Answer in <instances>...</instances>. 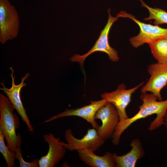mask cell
Returning a JSON list of instances; mask_svg holds the SVG:
<instances>
[{"instance_id": "cell-5", "label": "cell", "mask_w": 167, "mask_h": 167, "mask_svg": "<svg viewBox=\"0 0 167 167\" xmlns=\"http://www.w3.org/2000/svg\"><path fill=\"white\" fill-rule=\"evenodd\" d=\"M117 15L119 17L129 18L139 26L140 30L139 34L129 40L131 45L135 48H137L145 43L149 44L167 38V28L141 22L131 14L124 11H120Z\"/></svg>"}, {"instance_id": "cell-14", "label": "cell", "mask_w": 167, "mask_h": 167, "mask_svg": "<svg viewBox=\"0 0 167 167\" xmlns=\"http://www.w3.org/2000/svg\"><path fill=\"white\" fill-rule=\"evenodd\" d=\"M80 159L90 167H115L116 165L113 157V153L107 152L102 156L95 154L92 151L87 149L77 150Z\"/></svg>"}, {"instance_id": "cell-13", "label": "cell", "mask_w": 167, "mask_h": 167, "mask_svg": "<svg viewBox=\"0 0 167 167\" xmlns=\"http://www.w3.org/2000/svg\"><path fill=\"white\" fill-rule=\"evenodd\" d=\"M131 150L122 156L113 153V157L117 167H134L137 161L145 155L141 143L138 138L132 140L130 143Z\"/></svg>"}, {"instance_id": "cell-1", "label": "cell", "mask_w": 167, "mask_h": 167, "mask_svg": "<svg viewBox=\"0 0 167 167\" xmlns=\"http://www.w3.org/2000/svg\"><path fill=\"white\" fill-rule=\"evenodd\" d=\"M140 98L143 102L139 107V110L134 116L127 119L120 121L112 135V141L115 145L119 142L123 132L132 123L138 120L144 118L153 114H156V118L151 122L148 130L152 131L164 124V118L167 109V99L157 101L158 98L152 93H142Z\"/></svg>"}, {"instance_id": "cell-4", "label": "cell", "mask_w": 167, "mask_h": 167, "mask_svg": "<svg viewBox=\"0 0 167 167\" xmlns=\"http://www.w3.org/2000/svg\"><path fill=\"white\" fill-rule=\"evenodd\" d=\"M19 25L18 14L15 6L8 0H0V42L4 44L16 38Z\"/></svg>"}, {"instance_id": "cell-17", "label": "cell", "mask_w": 167, "mask_h": 167, "mask_svg": "<svg viewBox=\"0 0 167 167\" xmlns=\"http://www.w3.org/2000/svg\"><path fill=\"white\" fill-rule=\"evenodd\" d=\"M5 138L0 131V152L3 155L8 167H14L15 166V154L11 151L4 142Z\"/></svg>"}, {"instance_id": "cell-19", "label": "cell", "mask_w": 167, "mask_h": 167, "mask_svg": "<svg viewBox=\"0 0 167 167\" xmlns=\"http://www.w3.org/2000/svg\"><path fill=\"white\" fill-rule=\"evenodd\" d=\"M165 129L167 131V109L164 118V124Z\"/></svg>"}, {"instance_id": "cell-10", "label": "cell", "mask_w": 167, "mask_h": 167, "mask_svg": "<svg viewBox=\"0 0 167 167\" xmlns=\"http://www.w3.org/2000/svg\"><path fill=\"white\" fill-rule=\"evenodd\" d=\"M87 105L75 109H66L63 112L54 116L43 121L42 123H48L60 118L65 117L77 116L82 118L90 123L93 128L98 131L100 126L96 122L95 115L97 110L107 102L102 99L97 101H90Z\"/></svg>"}, {"instance_id": "cell-12", "label": "cell", "mask_w": 167, "mask_h": 167, "mask_svg": "<svg viewBox=\"0 0 167 167\" xmlns=\"http://www.w3.org/2000/svg\"><path fill=\"white\" fill-rule=\"evenodd\" d=\"M43 137L48 144L49 150L46 155L38 160L39 167H54L64 156L66 152L64 147L66 143L61 140L59 137H55L51 133L44 134Z\"/></svg>"}, {"instance_id": "cell-7", "label": "cell", "mask_w": 167, "mask_h": 167, "mask_svg": "<svg viewBox=\"0 0 167 167\" xmlns=\"http://www.w3.org/2000/svg\"><path fill=\"white\" fill-rule=\"evenodd\" d=\"M65 138L66 142L64 147L70 151L82 149H87L95 152L105 142V140L99 135L96 130L93 128L88 129L87 133L82 138H75L72 134L71 129L65 131Z\"/></svg>"}, {"instance_id": "cell-11", "label": "cell", "mask_w": 167, "mask_h": 167, "mask_svg": "<svg viewBox=\"0 0 167 167\" xmlns=\"http://www.w3.org/2000/svg\"><path fill=\"white\" fill-rule=\"evenodd\" d=\"M95 118L102 122L98 133L105 141L112 137L120 121L119 116L116 107L112 103L107 102L96 112Z\"/></svg>"}, {"instance_id": "cell-2", "label": "cell", "mask_w": 167, "mask_h": 167, "mask_svg": "<svg viewBox=\"0 0 167 167\" xmlns=\"http://www.w3.org/2000/svg\"><path fill=\"white\" fill-rule=\"evenodd\" d=\"M15 108L8 97L0 93V131L3 134L10 150L15 152L18 143L16 133L19 122L17 116L13 113Z\"/></svg>"}, {"instance_id": "cell-16", "label": "cell", "mask_w": 167, "mask_h": 167, "mask_svg": "<svg viewBox=\"0 0 167 167\" xmlns=\"http://www.w3.org/2000/svg\"><path fill=\"white\" fill-rule=\"evenodd\" d=\"M141 5L147 9L149 11V15L144 18V21L154 20L153 24L155 25H158L163 24H167V12L159 8H152L144 3L142 0H139Z\"/></svg>"}, {"instance_id": "cell-3", "label": "cell", "mask_w": 167, "mask_h": 167, "mask_svg": "<svg viewBox=\"0 0 167 167\" xmlns=\"http://www.w3.org/2000/svg\"><path fill=\"white\" fill-rule=\"evenodd\" d=\"M109 16L108 20L104 29L101 31L99 37L93 46L86 54L83 55L75 54L71 57L70 61L71 62H78L83 68L84 63L86 58L92 53L97 51L103 52L108 56L109 59L113 62L119 60L117 51L110 46L109 43V31L113 23L119 17L117 15L113 17L110 13V9L107 10Z\"/></svg>"}, {"instance_id": "cell-15", "label": "cell", "mask_w": 167, "mask_h": 167, "mask_svg": "<svg viewBox=\"0 0 167 167\" xmlns=\"http://www.w3.org/2000/svg\"><path fill=\"white\" fill-rule=\"evenodd\" d=\"M157 62L167 63V38L148 44Z\"/></svg>"}, {"instance_id": "cell-9", "label": "cell", "mask_w": 167, "mask_h": 167, "mask_svg": "<svg viewBox=\"0 0 167 167\" xmlns=\"http://www.w3.org/2000/svg\"><path fill=\"white\" fill-rule=\"evenodd\" d=\"M144 83L143 82L129 89H126L124 84H121L115 91L104 93L101 96L102 99L112 103L116 107L119 113L120 121L129 118L126 112V109L131 101L132 94L143 86Z\"/></svg>"}, {"instance_id": "cell-6", "label": "cell", "mask_w": 167, "mask_h": 167, "mask_svg": "<svg viewBox=\"0 0 167 167\" xmlns=\"http://www.w3.org/2000/svg\"><path fill=\"white\" fill-rule=\"evenodd\" d=\"M9 69L11 71L10 76L11 78V86L10 88H7L4 85V82L2 81L1 84L3 88H0V89L7 95L10 101L20 116L23 121L26 124L29 132L33 134L34 131L33 127L28 116L20 96L22 88L27 85L24 82V81L28 77L30 74L28 73L25 74L21 78L20 83L16 84L14 74V70L11 66Z\"/></svg>"}, {"instance_id": "cell-18", "label": "cell", "mask_w": 167, "mask_h": 167, "mask_svg": "<svg viewBox=\"0 0 167 167\" xmlns=\"http://www.w3.org/2000/svg\"><path fill=\"white\" fill-rule=\"evenodd\" d=\"M19 137L18 144L16 146L15 153V159L18 160L20 167H39L38 160L35 159L32 162H27L24 160L20 148L21 144V136L18 133Z\"/></svg>"}, {"instance_id": "cell-8", "label": "cell", "mask_w": 167, "mask_h": 167, "mask_svg": "<svg viewBox=\"0 0 167 167\" xmlns=\"http://www.w3.org/2000/svg\"><path fill=\"white\" fill-rule=\"evenodd\" d=\"M147 71L150 77L141 88V92H150L157 97L159 101H162L161 91L167 84V63L151 64L148 66Z\"/></svg>"}]
</instances>
